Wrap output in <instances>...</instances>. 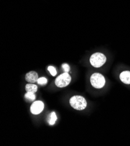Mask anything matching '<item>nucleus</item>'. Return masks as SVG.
<instances>
[{
    "instance_id": "obj_9",
    "label": "nucleus",
    "mask_w": 130,
    "mask_h": 146,
    "mask_svg": "<svg viewBox=\"0 0 130 146\" xmlns=\"http://www.w3.org/2000/svg\"><path fill=\"white\" fill-rule=\"evenodd\" d=\"M25 98L26 100H27L29 102L33 101L36 98V96L35 93H31V92H27L25 94Z\"/></svg>"
},
{
    "instance_id": "obj_2",
    "label": "nucleus",
    "mask_w": 130,
    "mask_h": 146,
    "mask_svg": "<svg viewBox=\"0 0 130 146\" xmlns=\"http://www.w3.org/2000/svg\"><path fill=\"white\" fill-rule=\"evenodd\" d=\"M106 61V56L101 52H95L90 57V63L95 68H100L103 66Z\"/></svg>"
},
{
    "instance_id": "obj_8",
    "label": "nucleus",
    "mask_w": 130,
    "mask_h": 146,
    "mask_svg": "<svg viewBox=\"0 0 130 146\" xmlns=\"http://www.w3.org/2000/svg\"><path fill=\"white\" fill-rule=\"evenodd\" d=\"M25 90L26 92H31L35 93L37 91V86L32 83L27 84L25 86Z\"/></svg>"
},
{
    "instance_id": "obj_6",
    "label": "nucleus",
    "mask_w": 130,
    "mask_h": 146,
    "mask_svg": "<svg viewBox=\"0 0 130 146\" xmlns=\"http://www.w3.org/2000/svg\"><path fill=\"white\" fill-rule=\"evenodd\" d=\"M39 79L38 74L36 72L31 71L26 74L25 76L26 80L29 83H34L37 81Z\"/></svg>"
},
{
    "instance_id": "obj_10",
    "label": "nucleus",
    "mask_w": 130,
    "mask_h": 146,
    "mask_svg": "<svg viewBox=\"0 0 130 146\" xmlns=\"http://www.w3.org/2000/svg\"><path fill=\"white\" fill-rule=\"evenodd\" d=\"M57 119V118L55 113L54 112H53L50 114V120L49 121V124L51 125H53L55 123Z\"/></svg>"
},
{
    "instance_id": "obj_11",
    "label": "nucleus",
    "mask_w": 130,
    "mask_h": 146,
    "mask_svg": "<svg viewBox=\"0 0 130 146\" xmlns=\"http://www.w3.org/2000/svg\"><path fill=\"white\" fill-rule=\"evenodd\" d=\"M37 82L40 85L46 84L47 83V79L45 77H41V78L38 79Z\"/></svg>"
},
{
    "instance_id": "obj_3",
    "label": "nucleus",
    "mask_w": 130,
    "mask_h": 146,
    "mask_svg": "<svg viewBox=\"0 0 130 146\" xmlns=\"http://www.w3.org/2000/svg\"><path fill=\"white\" fill-rule=\"evenodd\" d=\"M91 83L96 89H101L105 85L106 80L105 77L99 73L93 74L91 77Z\"/></svg>"
},
{
    "instance_id": "obj_13",
    "label": "nucleus",
    "mask_w": 130,
    "mask_h": 146,
    "mask_svg": "<svg viewBox=\"0 0 130 146\" xmlns=\"http://www.w3.org/2000/svg\"><path fill=\"white\" fill-rule=\"evenodd\" d=\"M62 68L64 71V72H66V73H68L69 71V69H70V67L69 66L68 64H63L62 65Z\"/></svg>"
},
{
    "instance_id": "obj_12",
    "label": "nucleus",
    "mask_w": 130,
    "mask_h": 146,
    "mask_svg": "<svg viewBox=\"0 0 130 146\" xmlns=\"http://www.w3.org/2000/svg\"><path fill=\"white\" fill-rule=\"evenodd\" d=\"M47 69H48V70L49 71V72L50 73L51 75L53 76H55L57 75L56 69H55V68L54 66H48Z\"/></svg>"
},
{
    "instance_id": "obj_1",
    "label": "nucleus",
    "mask_w": 130,
    "mask_h": 146,
    "mask_svg": "<svg viewBox=\"0 0 130 146\" xmlns=\"http://www.w3.org/2000/svg\"><path fill=\"white\" fill-rule=\"evenodd\" d=\"M71 106L77 110H83L87 106V102L84 97L80 96H74L70 98Z\"/></svg>"
},
{
    "instance_id": "obj_5",
    "label": "nucleus",
    "mask_w": 130,
    "mask_h": 146,
    "mask_svg": "<svg viewBox=\"0 0 130 146\" xmlns=\"http://www.w3.org/2000/svg\"><path fill=\"white\" fill-rule=\"evenodd\" d=\"M44 109V104L41 101H36L32 104L31 111L34 115L40 113Z\"/></svg>"
},
{
    "instance_id": "obj_4",
    "label": "nucleus",
    "mask_w": 130,
    "mask_h": 146,
    "mask_svg": "<svg viewBox=\"0 0 130 146\" xmlns=\"http://www.w3.org/2000/svg\"><path fill=\"white\" fill-rule=\"evenodd\" d=\"M71 80V78L68 74V73L64 72L56 78L55 84L59 87H64L70 83Z\"/></svg>"
},
{
    "instance_id": "obj_7",
    "label": "nucleus",
    "mask_w": 130,
    "mask_h": 146,
    "mask_svg": "<svg viewBox=\"0 0 130 146\" xmlns=\"http://www.w3.org/2000/svg\"><path fill=\"white\" fill-rule=\"evenodd\" d=\"M120 80L125 84H130V71L125 70L121 73L120 75Z\"/></svg>"
}]
</instances>
